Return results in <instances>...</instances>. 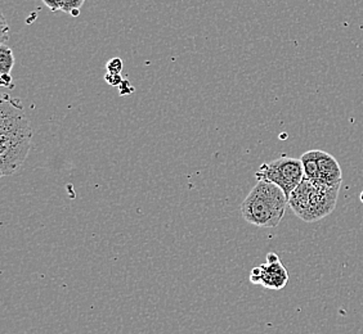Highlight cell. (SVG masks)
Segmentation results:
<instances>
[{
  "mask_svg": "<svg viewBox=\"0 0 363 334\" xmlns=\"http://www.w3.org/2000/svg\"><path fill=\"white\" fill-rule=\"evenodd\" d=\"M33 127L20 99L1 94L0 100V174L13 175L28 157Z\"/></svg>",
  "mask_w": 363,
  "mask_h": 334,
  "instance_id": "1",
  "label": "cell"
},
{
  "mask_svg": "<svg viewBox=\"0 0 363 334\" xmlns=\"http://www.w3.org/2000/svg\"><path fill=\"white\" fill-rule=\"evenodd\" d=\"M286 195L272 183L258 181L241 205V215L259 228H276L285 216Z\"/></svg>",
  "mask_w": 363,
  "mask_h": 334,
  "instance_id": "2",
  "label": "cell"
},
{
  "mask_svg": "<svg viewBox=\"0 0 363 334\" xmlns=\"http://www.w3.org/2000/svg\"><path fill=\"white\" fill-rule=\"evenodd\" d=\"M342 184L326 185L304 178L289 197L294 214L306 223H315L333 214Z\"/></svg>",
  "mask_w": 363,
  "mask_h": 334,
  "instance_id": "3",
  "label": "cell"
},
{
  "mask_svg": "<svg viewBox=\"0 0 363 334\" xmlns=\"http://www.w3.org/2000/svg\"><path fill=\"white\" fill-rule=\"evenodd\" d=\"M255 178L258 181H268L277 185L282 189L289 201V197L304 179V170L301 159L281 157L263 163L255 173Z\"/></svg>",
  "mask_w": 363,
  "mask_h": 334,
  "instance_id": "4",
  "label": "cell"
},
{
  "mask_svg": "<svg viewBox=\"0 0 363 334\" xmlns=\"http://www.w3.org/2000/svg\"><path fill=\"white\" fill-rule=\"evenodd\" d=\"M301 161L304 170V178L309 180L326 185L342 184V167L334 156L325 151L313 149L303 154Z\"/></svg>",
  "mask_w": 363,
  "mask_h": 334,
  "instance_id": "5",
  "label": "cell"
},
{
  "mask_svg": "<svg viewBox=\"0 0 363 334\" xmlns=\"http://www.w3.org/2000/svg\"><path fill=\"white\" fill-rule=\"evenodd\" d=\"M250 282L255 286L279 291L286 287L289 272L281 263L279 256L274 252H271L267 255V261L264 264L252 269L250 272Z\"/></svg>",
  "mask_w": 363,
  "mask_h": 334,
  "instance_id": "6",
  "label": "cell"
},
{
  "mask_svg": "<svg viewBox=\"0 0 363 334\" xmlns=\"http://www.w3.org/2000/svg\"><path fill=\"white\" fill-rule=\"evenodd\" d=\"M13 66V50L7 44H0V76H11Z\"/></svg>",
  "mask_w": 363,
  "mask_h": 334,
  "instance_id": "7",
  "label": "cell"
},
{
  "mask_svg": "<svg viewBox=\"0 0 363 334\" xmlns=\"http://www.w3.org/2000/svg\"><path fill=\"white\" fill-rule=\"evenodd\" d=\"M85 0H62V7L61 11L65 13H70L74 17H77L80 12V8L84 4Z\"/></svg>",
  "mask_w": 363,
  "mask_h": 334,
  "instance_id": "8",
  "label": "cell"
},
{
  "mask_svg": "<svg viewBox=\"0 0 363 334\" xmlns=\"http://www.w3.org/2000/svg\"><path fill=\"white\" fill-rule=\"evenodd\" d=\"M123 66L124 63L120 58H112L107 62V74H112V75H120V72L123 71Z\"/></svg>",
  "mask_w": 363,
  "mask_h": 334,
  "instance_id": "9",
  "label": "cell"
},
{
  "mask_svg": "<svg viewBox=\"0 0 363 334\" xmlns=\"http://www.w3.org/2000/svg\"><path fill=\"white\" fill-rule=\"evenodd\" d=\"M1 33H0V44H6L9 39V28H8L7 21L4 18V16L1 14Z\"/></svg>",
  "mask_w": 363,
  "mask_h": 334,
  "instance_id": "10",
  "label": "cell"
},
{
  "mask_svg": "<svg viewBox=\"0 0 363 334\" xmlns=\"http://www.w3.org/2000/svg\"><path fill=\"white\" fill-rule=\"evenodd\" d=\"M106 81L112 85V86H120L121 84L124 83L123 79L120 75H112V74H106Z\"/></svg>",
  "mask_w": 363,
  "mask_h": 334,
  "instance_id": "11",
  "label": "cell"
},
{
  "mask_svg": "<svg viewBox=\"0 0 363 334\" xmlns=\"http://www.w3.org/2000/svg\"><path fill=\"white\" fill-rule=\"evenodd\" d=\"M44 4L52 11V12H57L62 7V0H43Z\"/></svg>",
  "mask_w": 363,
  "mask_h": 334,
  "instance_id": "12",
  "label": "cell"
},
{
  "mask_svg": "<svg viewBox=\"0 0 363 334\" xmlns=\"http://www.w3.org/2000/svg\"><path fill=\"white\" fill-rule=\"evenodd\" d=\"M359 200H361V202L363 203V190H362V193H361V195H359Z\"/></svg>",
  "mask_w": 363,
  "mask_h": 334,
  "instance_id": "13",
  "label": "cell"
}]
</instances>
